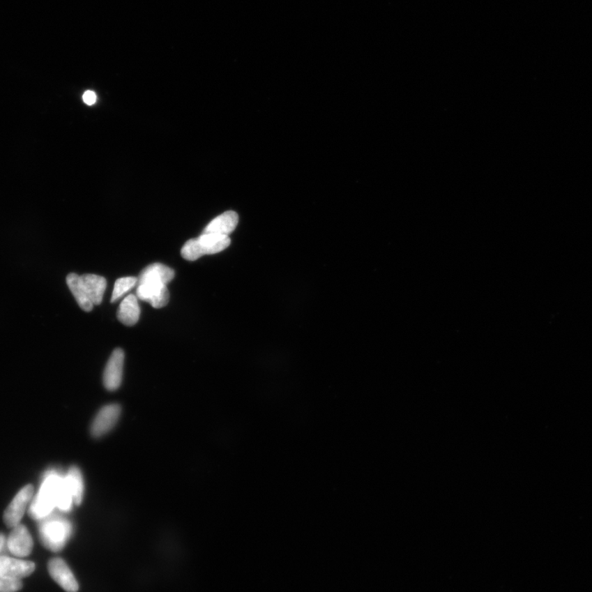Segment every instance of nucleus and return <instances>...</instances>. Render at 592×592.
I'll return each mask as SVG.
<instances>
[{
	"mask_svg": "<svg viewBox=\"0 0 592 592\" xmlns=\"http://www.w3.org/2000/svg\"><path fill=\"white\" fill-rule=\"evenodd\" d=\"M238 222V214L233 211H228L213 219L204 229V233H214L229 236L235 231Z\"/></svg>",
	"mask_w": 592,
	"mask_h": 592,
	"instance_id": "obj_12",
	"label": "nucleus"
},
{
	"mask_svg": "<svg viewBox=\"0 0 592 592\" xmlns=\"http://www.w3.org/2000/svg\"><path fill=\"white\" fill-rule=\"evenodd\" d=\"M136 284H137V278L127 277L118 279L116 283H114L112 302L114 303L119 299H121L125 294L130 291L132 288H134Z\"/></svg>",
	"mask_w": 592,
	"mask_h": 592,
	"instance_id": "obj_17",
	"label": "nucleus"
},
{
	"mask_svg": "<svg viewBox=\"0 0 592 592\" xmlns=\"http://www.w3.org/2000/svg\"><path fill=\"white\" fill-rule=\"evenodd\" d=\"M33 486L29 485L22 488L9 504L3 514L4 523L13 529L20 524L22 517L26 512L27 504L33 496Z\"/></svg>",
	"mask_w": 592,
	"mask_h": 592,
	"instance_id": "obj_4",
	"label": "nucleus"
},
{
	"mask_svg": "<svg viewBox=\"0 0 592 592\" xmlns=\"http://www.w3.org/2000/svg\"><path fill=\"white\" fill-rule=\"evenodd\" d=\"M123 362H125V353L121 348L116 349L109 357L103 375L105 387L109 391H114L121 386Z\"/></svg>",
	"mask_w": 592,
	"mask_h": 592,
	"instance_id": "obj_8",
	"label": "nucleus"
},
{
	"mask_svg": "<svg viewBox=\"0 0 592 592\" xmlns=\"http://www.w3.org/2000/svg\"><path fill=\"white\" fill-rule=\"evenodd\" d=\"M66 281L68 288H70L80 308L86 312L93 310L94 305L91 302L89 295H87L84 284L81 281L80 276L75 273L68 274Z\"/></svg>",
	"mask_w": 592,
	"mask_h": 592,
	"instance_id": "obj_15",
	"label": "nucleus"
},
{
	"mask_svg": "<svg viewBox=\"0 0 592 592\" xmlns=\"http://www.w3.org/2000/svg\"><path fill=\"white\" fill-rule=\"evenodd\" d=\"M231 245L228 236L204 233L197 238L187 241L181 250V256L188 261H195L204 255L218 254Z\"/></svg>",
	"mask_w": 592,
	"mask_h": 592,
	"instance_id": "obj_1",
	"label": "nucleus"
},
{
	"mask_svg": "<svg viewBox=\"0 0 592 592\" xmlns=\"http://www.w3.org/2000/svg\"><path fill=\"white\" fill-rule=\"evenodd\" d=\"M140 317V307L137 297L135 295L128 296L121 302L117 311V318L123 324L131 327L137 323Z\"/></svg>",
	"mask_w": 592,
	"mask_h": 592,
	"instance_id": "obj_14",
	"label": "nucleus"
},
{
	"mask_svg": "<svg viewBox=\"0 0 592 592\" xmlns=\"http://www.w3.org/2000/svg\"><path fill=\"white\" fill-rule=\"evenodd\" d=\"M80 278L87 295H89L93 304L94 305L102 304L104 293L107 286V280L94 274H84Z\"/></svg>",
	"mask_w": 592,
	"mask_h": 592,
	"instance_id": "obj_13",
	"label": "nucleus"
},
{
	"mask_svg": "<svg viewBox=\"0 0 592 592\" xmlns=\"http://www.w3.org/2000/svg\"><path fill=\"white\" fill-rule=\"evenodd\" d=\"M61 476L52 471L45 476L38 495L30 507V516L35 520H43L57 507V494Z\"/></svg>",
	"mask_w": 592,
	"mask_h": 592,
	"instance_id": "obj_2",
	"label": "nucleus"
},
{
	"mask_svg": "<svg viewBox=\"0 0 592 592\" xmlns=\"http://www.w3.org/2000/svg\"><path fill=\"white\" fill-rule=\"evenodd\" d=\"M7 545L12 554L24 558L29 556L33 549V540L26 527L20 524L13 527L8 536Z\"/></svg>",
	"mask_w": 592,
	"mask_h": 592,
	"instance_id": "obj_9",
	"label": "nucleus"
},
{
	"mask_svg": "<svg viewBox=\"0 0 592 592\" xmlns=\"http://www.w3.org/2000/svg\"><path fill=\"white\" fill-rule=\"evenodd\" d=\"M34 563L0 555V577L20 579L34 572Z\"/></svg>",
	"mask_w": 592,
	"mask_h": 592,
	"instance_id": "obj_10",
	"label": "nucleus"
},
{
	"mask_svg": "<svg viewBox=\"0 0 592 592\" xmlns=\"http://www.w3.org/2000/svg\"><path fill=\"white\" fill-rule=\"evenodd\" d=\"M137 297L142 301L149 303L155 309L167 305L169 293L167 284L155 282L139 284L137 289Z\"/></svg>",
	"mask_w": 592,
	"mask_h": 592,
	"instance_id": "obj_6",
	"label": "nucleus"
},
{
	"mask_svg": "<svg viewBox=\"0 0 592 592\" xmlns=\"http://www.w3.org/2000/svg\"><path fill=\"white\" fill-rule=\"evenodd\" d=\"M4 543H6V537L1 533H0V553H1Z\"/></svg>",
	"mask_w": 592,
	"mask_h": 592,
	"instance_id": "obj_20",
	"label": "nucleus"
},
{
	"mask_svg": "<svg viewBox=\"0 0 592 592\" xmlns=\"http://www.w3.org/2000/svg\"><path fill=\"white\" fill-rule=\"evenodd\" d=\"M82 99L86 105H93L96 102V95L94 91H86L82 96Z\"/></svg>",
	"mask_w": 592,
	"mask_h": 592,
	"instance_id": "obj_19",
	"label": "nucleus"
},
{
	"mask_svg": "<svg viewBox=\"0 0 592 592\" xmlns=\"http://www.w3.org/2000/svg\"><path fill=\"white\" fill-rule=\"evenodd\" d=\"M66 478L73 494V502L75 504H80L82 501V498H84V484L79 468L72 466L70 471H68Z\"/></svg>",
	"mask_w": 592,
	"mask_h": 592,
	"instance_id": "obj_16",
	"label": "nucleus"
},
{
	"mask_svg": "<svg viewBox=\"0 0 592 592\" xmlns=\"http://www.w3.org/2000/svg\"><path fill=\"white\" fill-rule=\"evenodd\" d=\"M174 278V270L162 264H153L146 267L137 278V284L155 282L167 284Z\"/></svg>",
	"mask_w": 592,
	"mask_h": 592,
	"instance_id": "obj_11",
	"label": "nucleus"
},
{
	"mask_svg": "<svg viewBox=\"0 0 592 592\" xmlns=\"http://www.w3.org/2000/svg\"><path fill=\"white\" fill-rule=\"evenodd\" d=\"M121 413V408L117 404H111L102 408L91 427V433L93 437L100 438L109 433L116 425Z\"/></svg>",
	"mask_w": 592,
	"mask_h": 592,
	"instance_id": "obj_7",
	"label": "nucleus"
},
{
	"mask_svg": "<svg viewBox=\"0 0 592 592\" xmlns=\"http://www.w3.org/2000/svg\"><path fill=\"white\" fill-rule=\"evenodd\" d=\"M40 526L39 535L45 548L61 552L72 535L71 523L61 517H47Z\"/></svg>",
	"mask_w": 592,
	"mask_h": 592,
	"instance_id": "obj_3",
	"label": "nucleus"
},
{
	"mask_svg": "<svg viewBox=\"0 0 592 592\" xmlns=\"http://www.w3.org/2000/svg\"><path fill=\"white\" fill-rule=\"evenodd\" d=\"M22 582L20 579L0 577V592H17L22 589Z\"/></svg>",
	"mask_w": 592,
	"mask_h": 592,
	"instance_id": "obj_18",
	"label": "nucleus"
},
{
	"mask_svg": "<svg viewBox=\"0 0 592 592\" xmlns=\"http://www.w3.org/2000/svg\"><path fill=\"white\" fill-rule=\"evenodd\" d=\"M48 571L52 579L67 592L79 591V584L68 564L61 558H54L48 563Z\"/></svg>",
	"mask_w": 592,
	"mask_h": 592,
	"instance_id": "obj_5",
	"label": "nucleus"
}]
</instances>
